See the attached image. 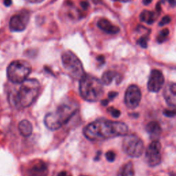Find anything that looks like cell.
Segmentation results:
<instances>
[{
  "label": "cell",
  "instance_id": "d6a6232c",
  "mask_svg": "<svg viewBox=\"0 0 176 176\" xmlns=\"http://www.w3.org/2000/svg\"><path fill=\"white\" fill-rule=\"evenodd\" d=\"M151 2H152V0H143L142 3L145 5H148V4H149V3H151Z\"/></svg>",
  "mask_w": 176,
  "mask_h": 176
},
{
  "label": "cell",
  "instance_id": "603a6c76",
  "mask_svg": "<svg viewBox=\"0 0 176 176\" xmlns=\"http://www.w3.org/2000/svg\"><path fill=\"white\" fill-rule=\"evenodd\" d=\"M105 156H106L107 160L109 162H110V163L114 162L116 159V154L114 152H113V151H109L108 152H107L106 154H105Z\"/></svg>",
  "mask_w": 176,
  "mask_h": 176
},
{
  "label": "cell",
  "instance_id": "4dcf8cb0",
  "mask_svg": "<svg viewBox=\"0 0 176 176\" xmlns=\"http://www.w3.org/2000/svg\"><path fill=\"white\" fill-rule=\"evenodd\" d=\"M97 61L101 62L102 63H105V58L103 56H99V57H97Z\"/></svg>",
  "mask_w": 176,
  "mask_h": 176
},
{
  "label": "cell",
  "instance_id": "484cf974",
  "mask_svg": "<svg viewBox=\"0 0 176 176\" xmlns=\"http://www.w3.org/2000/svg\"><path fill=\"white\" fill-rule=\"evenodd\" d=\"M118 94L117 92H116V91H111V92L109 93L108 94V97H109V100H112L114 99V98L116 97V96Z\"/></svg>",
  "mask_w": 176,
  "mask_h": 176
},
{
  "label": "cell",
  "instance_id": "83f0119b",
  "mask_svg": "<svg viewBox=\"0 0 176 176\" xmlns=\"http://www.w3.org/2000/svg\"><path fill=\"white\" fill-rule=\"evenodd\" d=\"M80 6H81L83 9L86 10V9H87L89 4H88V3L87 2H82L81 3H80Z\"/></svg>",
  "mask_w": 176,
  "mask_h": 176
},
{
  "label": "cell",
  "instance_id": "f1b7e54d",
  "mask_svg": "<svg viewBox=\"0 0 176 176\" xmlns=\"http://www.w3.org/2000/svg\"><path fill=\"white\" fill-rule=\"evenodd\" d=\"M3 4L6 7H9L12 4V0H3Z\"/></svg>",
  "mask_w": 176,
  "mask_h": 176
},
{
  "label": "cell",
  "instance_id": "e575fe53",
  "mask_svg": "<svg viewBox=\"0 0 176 176\" xmlns=\"http://www.w3.org/2000/svg\"><path fill=\"white\" fill-rule=\"evenodd\" d=\"M112 1L120 2H129L133 1V0H112Z\"/></svg>",
  "mask_w": 176,
  "mask_h": 176
},
{
  "label": "cell",
  "instance_id": "9a60e30c",
  "mask_svg": "<svg viewBox=\"0 0 176 176\" xmlns=\"http://www.w3.org/2000/svg\"><path fill=\"white\" fill-rule=\"evenodd\" d=\"M48 168L44 162L34 164L28 171V176H48Z\"/></svg>",
  "mask_w": 176,
  "mask_h": 176
},
{
  "label": "cell",
  "instance_id": "d6986e66",
  "mask_svg": "<svg viewBox=\"0 0 176 176\" xmlns=\"http://www.w3.org/2000/svg\"><path fill=\"white\" fill-rule=\"evenodd\" d=\"M118 176H134V167L132 162H128L123 164L120 168Z\"/></svg>",
  "mask_w": 176,
  "mask_h": 176
},
{
  "label": "cell",
  "instance_id": "8992f818",
  "mask_svg": "<svg viewBox=\"0 0 176 176\" xmlns=\"http://www.w3.org/2000/svg\"><path fill=\"white\" fill-rule=\"evenodd\" d=\"M61 59L65 70L72 79L80 80L85 75L81 61L72 52L68 50L63 52Z\"/></svg>",
  "mask_w": 176,
  "mask_h": 176
},
{
  "label": "cell",
  "instance_id": "9c48e42d",
  "mask_svg": "<svg viewBox=\"0 0 176 176\" xmlns=\"http://www.w3.org/2000/svg\"><path fill=\"white\" fill-rule=\"evenodd\" d=\"M145 158L150 167H156L161 163V145L158 140H153L146 150Z\"/></svg>",
  "mask_w": 176,
  "mask_h": 176
},
{
  "label": "cell",
  "instance_id": "ba28073f",
  "mask_svg": "<svg viewBox=\"0 0 176 176\" xmlns=\"http://www.w3.org/2000/svg\"><path fill=\"white\" fill-rule=\"evenodd\" d=\"M30 20V13L27 10H22L14 15L10 19L9 28L13 32H22L26 29Z\"/></svg>",
  "mask_w": 176,
  "mask_h": 176
},
{
  "label": "cell",
  "instance_id": "d590c367",
  "mask_svg": "<svg viewBox=\"0 0 176 176\" xmlns=\"http://www.w3.org/2000/svg\"><path fill=\"white\" fill-rule=\"evenodd\" d=\"M80 176H87V175H80Z\"/></svg>",
  "mask_w": 176,
  "mask_h": 176
},
{
  "label": "cell",
  "instance_id": "6da1fadb",
  "mask_svg": "<svg viewBox=\"0 0 176 176\" xmlns=\"http://www.w3.org/2000/svg\"><path fill=\"white\" fill-rule=\"evenodd\" d=\"M128 133V126L119 121L98 119L87 125L83 129L85 138L91 141H101L116 137L124 136Z\"/></svg>",
  "mask_w": 176,
  "mask_h": 176
},
{
  "label": "cell",
  "instance_id": "8fae6325",
  "mask_svg": "<svg viewBox=\"0 0 176 176\" xmlns=\"http://www.w3.org/2000/svg\"><path fill=\"white\" fill-rule=\"evenodd\" d=\"M164 84V77L163 74L158 70H153L147 83L148 90L151 92H158L163 88Z\"/></svg>",
  "mask_w": 176,
  "mask_h": 176
},
{
  "label": "cell",
  "instance_id": "5bb4252c",
  "mask_svg": "<svg viewBox=\"0 0 176 176\" xmlns=\"http://www.w3.org/2000/svg\"><path fill=\"white\" fill-rule=\"evenodd\" d=\"M160 3H158L157 5V11L156 13L153 11H149V10H145L141 13L140 15V19L142 22H145L148 24H152L158 18V16L160 14L161 10Z\"/></svg>",
  "mask_w": 176,
  "mask_h": 176
},
{
  "label": "cell",
  "instance_id": "e0dca14e",
  "mask_svg": "<svg viewBox=\"0 0 176 176\" xmlns=\"http://www.w3.org/2000/svg\"><path fill=\"white\" fill-rule=\"evenodd\" d=\"M114 79H115L117 81V83H120L121 81V75L114 71L111 70H108V71L103 73L102 76V83L105 85H109L113 81Z\"/></svg>",
  "mask_w": 176,
  "mask_h": 176
},
{
  "label": "cell",
  "instance_id": "44dd1931",
  "mask_svg": "<svg viewBox=\"0 0 176 176\" xmlns=\"http://www.w3.org/2000/svg\"><path fill=\"white\" fill-rule=\"evenodd\" d=\"M108 112L110 113L114 118H118L121 116V111L118 109H116L114 107H110L108 108Z\"/></svg>",
  "mask_w": 176,
  "mask_h": 176
},
{
  "label": "cell",
  "instance_id": "ac0fdd59",
  "mask_svg": "<svg viewBox=\"0 0 176 176\" xmlns=\"http://www.w3.org/2000/svg\"><path fill=\"white\" fill-rule=\"evenodd\" d=\"M19 131L21 135L24 137L30 136L33 133V125L27 120H23L19 124Z\"/></svg>",
  "mask_w": 176,
  "mask_h": 176
},
{
  "label": "cell",
  "instance_id": "2e32d148",
  "mask_svg": "<svg viewBox=\"0 0 176 176\" xmlns=\"http://www.w3.org/2000/svg\"><path fill=\"white\" fill-rule=\"evenodd\" d=\"M146 130L149 133L151 138L153 140H158L161 134V127L159 123L156 121H151L148 123L146 126Z\"/></svg>",
  "mask_w": 176,
  "mask_h": 176
},
{
  "label": "cell",
  "instance_id": "cb8c5ba5",
  "mask_svg": "<svg viewBox=\"0 0 176 176\" xmlns=\"http://www.w3.org/2000/svg\"><path fill=\"white\" fill-rule=\"evenodd\" d=\"M171 17L169 16H168V15L165 16V17H163V19H161V21L159 23V26H164L165 25H167V24L171 22Z\"/></svg>",
  "mask_w": 176,
  "mask_h": 176
},
{
  "label": "cell",
  "instance_id": "4fadbf2b",
  "mask_svg": "<svg viewBox=\"0 0 176 176\" xmlns=\"http://www.w3.org/2000/svg\"><path fill=\"white\" fill-rule=\"evenodd\" d=\"M97 26L107 34H117L120 32V28L118 26L114 25L108 19L105 18H101L98 21Z\"/></svg>",
  "mask_w": 176,
  "mask_h": 176
},
{
  "label": "cell",
  "instance_id": "277c9868",
  "mask_svg": "<svg viewBox=\"0 0 176 176\" xmlns=\"http://www.w3.org/2000/svg\"><path fill=\"white\" fill-rule=\"evenodd\" d=\"M79 91L84 100L88 102H96L103 95V84L96 77L85 74L80 79Z\"/></svg>",
  "mask_w": 176,
  "mask_h": 176
},
{
  "label": "cell",
  "instance_id": "7402d4cb",
  "mask_svg": "<svg viewBox=\"0 0 176 176\" xmlns=\"http://www.w3.org/2000/svg\"><path fill=\"white\" fill-rule=\"evenodd\" d=\"M148 40H149V37L147 36H143L139 39V40L137 41V43H138V44L140 45L142 48H147Z\"/></svg>",
  "mask_w": 176,
  "mask_h": 176
},
{
  "label": "cell",
  "instance_id": "ffe728a7",
  "mask_svg": "<svg viewBox=\"0 0 176 176\" xmlns=\"http://www.w3.org/2000/svg\"><path fill=\"white\" fill-rule=\"evenodd\" d=\"M168 34H169V30L168 29L165 28L163 30H161L157 37V41L159 44L163 43V42H164L165 40L167 39Z\"/></svg>",
  "mask_w": 176,
  "mask_h": 176
},
{
  "label": "cell",
  "instance_id": "d4e9b609",
  "mask_svg": "<svg viewBox=\"0 0 176 176\" xmlns=\"http://www.w3.org/2000/svg\"><path fill=\"white\" fill-rule=\"evenodd\" d=\"M163 114L164 116H166L168 118H172V117H174L175 115V111L173 110H165L163 112Z\"/></svg>",
  "mask_w": 176,
  "mask_h": 176
},
{
  "label": "cell",
  "instance_id": "52a82bcc",
  "mask_svg": "<svg viewBox=\"0 0 176 176\" xmlns=\"http://www.w3.org/2000/svg\"><path fill=\"white\" fill-rule=\"evenodd\" d=\"M144 143L139 136L130 134L125 137L122 141V150L132 158H139L144 151Z\"/></svg>",
  "mask_w": 176,
  "mask_h": 176
},
{
  "label": "cell",
  "instance_id": "f546056e",
  "mask_svg": "<svg viewBox=\"0 0 176 176\" xmlns=\"http://www.w3.org/2000/svg\"><path fill=\"white\" fill-rule=\"evenodd\" d=\"M26 1L32 3H39L43 2L44 0H26Z\"/></svg>",
  "mask_w": 176,
  "mask_h": 176
},
{
  "label": "cell",
  "instance_id": "30bf717a",
  "mask_svg": "<svg viewBox=\"0 0 176 176\" xmlns=\"http://www.w3.org/2000/svg\"><path fill=\"white\" fill-rule=\"evenodd\" d=\"M141 91L138 86L135 85L129 86L125 95V103L127 107L130 110H134L138 107L141 101Z\"/></svg>",
  "mask_w": 176,
  "mask_h": 176
},
{
  "label": "cell",
  "instance_id": "7c38bea8",
  "mask_svg": "<svg viewBox=\"0 0 176 176\" xmlns=\"http://www.w3.org/2000/svg\"><path fill=\"white\" fill-rule=\"evenodd\" d=\"M164 97L167 104L172 107H175L176 103V85L175 83H168L164 90Z\"/></svg>",
  "mask_w": 176,
  "mask_h": 176
},
{
  "label": "cell",
  "instance_id": "3957f363",
  "mask_svg": "<svg viewBox=\"0 0 176 176\" xmlns=\"http://www.w3.org/2000/svg\"><path fill=\"white\" fill-rule=\"evenodd\" d=\"M18 91L14 94L13 102L15 107L26 108L36 100L40 91V83L37 79H26L22 82Z\"/></svg>",
  "mask_w": 176,
  "mask_h": 176
},
{
  "label": "cell",
  "instance_id": "5b68a950",
  "mask_svg": "<svg viewBox=\"0 0 176 176\" xmlns=\"http://www.w3.org/2000/svg\"><path fill=\"white\" fill-rule=\"evenodd\" d=\"M31 71L32 67L28 62L16 60L10 63L7 68V77L13 83H22L27 79Z\"/></svg>",
  "mask_w": 176,
  "mask_h": 176
},
{
  "label": "cell",
  "instance_id": "4316f807",
  "mask_svg": "<svg viewBox=\"0 0 176 176\" xmlns=\"http://www.w3.org/2000/svg\"><path fill=\"white\" fill-rule=\"evenodd\" d=\"M57 176H72V175L69 173L68 172H67L65 171H61L60 173L57 175Z\"/></svg>",
  "mask_w": 176,
  "mask_h": 176
},
{
  "label": "cell",
  "instance_id": "1f68e13d",
  "mask_svg": "<svg viewBox=\"0 0 176 176\" xmlns=\"http://www.w3.org/2000/svg\"><path fill=\"white\" fill-rule=\"evenodd\" d=\"M101 103L103 105V106H107L109 103V100H103L101 101Z\"/></svg>",
  "mask_w": 176,
  "mask_h": 176
},
{
  "label": "cell",
  "instance_id": "836d02e7",
  "mask_svg": "<svg viewBox=\"0 0 176 176\" xmlns=\"http://www.w3.org/2000/svg\"><path fill=\"white\" fill-rule=\"evenodd\" d=\"M168 3H170V5L171 6L173 7L175 5V0H168Z\"/></svg>",
  "mask_w": 176,
  "mask_h": 176
},
{
  "label": "cell",
  "instance_id": "7a4b0ae2",
  "mask_svg": "<svg viewBox=\"0 0 176 176\" xmlns=\"http://www.w3.org/2000/svg\"><path fill=\"white\" fill-rule=\"evenodd\" d=\"M78 111V105L75 101L66 100L60 104L57 110L45 115L44 124L52 131H55L65 125Z\"/></svg>",
  "mask_w": 176,
  "mask_h": 176
}]
</instances>
